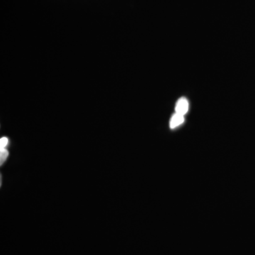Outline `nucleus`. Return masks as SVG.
<instances>
[{
	"label": "nucleus",
	"instance_id": "obj_1",
	"mask_svg": "<svg viewBox=\"0 0 255 255\" xmlns=\"http://www.w3.org/2000/svg\"><path fill=\"white\" fill-rule=\"evenodd\" d=\"M189 111V102L187 99L182 97L177 101L175 107V113L185 115Z\"/></svg>",
	"mask_w": 255,
	"mask_h": 255
},
{
	"label": "nucleus",
	"instance_id": "obj_2",
	"mask_svg": "<svg viewBox=\"0 0 255 255\" xmlns=\"http://www.w3.org/2000/svg\"><path fill=\"white\" fill-rule=\"evenodd\" d=\"M184 122V116L182 114L175 113L172 116L169 122V127L171 128H175L179 126L182 125Z\"/></svg>",
	"mask_w": 255,
	"mask_h": 255
},
{
	"label": "nucleus",
	"instance_id": "obj_3",
	"mask_svg": "<svg viewBox=\"0 0 255 255\" xmlns=\"http://www.w3.org/2000/svg\"><path fill=\"white\" fill-rule=\"evenodd\" d=\"M9 156V152L6 148L0 149V164L2 165Z\"/></svg>",
	"mask_w": 255,
	"mask_h": 255
},
{
	"label": "nucleus",
	"instance_id": "obj_4",
	"mask_svg": "<svg viewBox=\"0 0 255 255\" xmlns=\"http://www.w3.org/2000/svg\"><path fill=\"white\" fill-rule=\"evenodd\" d=\"M8 143H9V140H8L7 137H1V138L0 139V149L6 148Z\"/></svg>",
	"mask_w": 255,
	"mask_h": 255
}]
</instances>
